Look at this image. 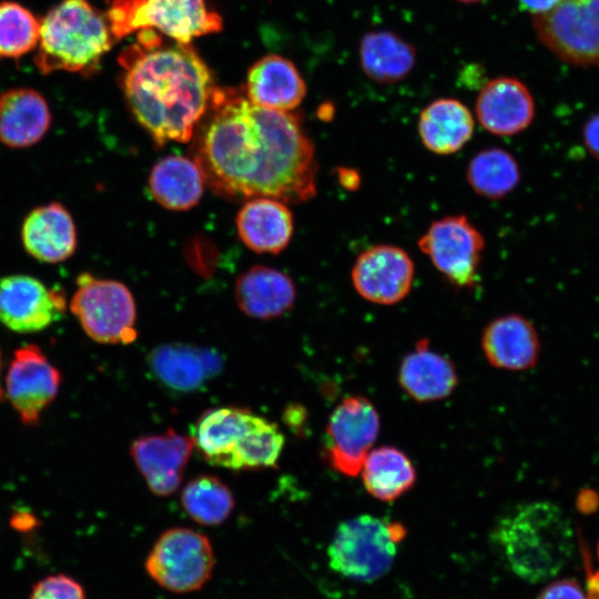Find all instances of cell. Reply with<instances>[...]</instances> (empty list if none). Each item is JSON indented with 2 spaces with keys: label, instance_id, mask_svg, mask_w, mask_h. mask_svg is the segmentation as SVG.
<instances>
[{
  "label": "cell",
  "instance_id": "6da1fadb",
  "mask_svg": "<svg viewBox=\"0 0 599 599\" xmlns=\"http://www.w3.org/2000/svg\"><path fill=\"white\" fill-rule=\"evenodd\" d=\"M199 124L191 154L217 195L297 204L316 194L315 148L293 111L262 108L238 90L216 87Z\"/></svg>",
  "mask_w": 599,
  "mask_h": 599
},
{
  "label": "cell",
  "instance_id": "7a4b0ae2",
  "mask_svg": "<svg viewBox=\"0 0 599 599\" xmlns=\"http://www.w3.org/2000/svg\"><path fill=\"white\" fill-rule=\"evenodd\" d=\"M119 64L126 105L154 142H189L217 87L192 44L142 30L121 52Z\"/></svg>",
  "mask_w": 599,
  "mask_h": 599
},
{
  "label": "cell",
  "instance_id": "3957f363",
  "mask_svg": "<svg viewBox=\"0 0 599 599\" xmlns=\"http://www.w3.org/2000/svg\"><path fill=\"white\" fill-rule=\"evenodd\" d=\"M490 539L507 568L528 582L555 577L573 552L571 525L548 500L517 506L498 519Z\"/></svg>",
  "mask_w": 599,
  "mask_h": 599
},
{
  "label": "cell",
  "instance_id": "277c9868",
  "mask_svg": "<svg viewBox=\"0 0 599 599\" xmlns=\"http://www.w3.org/2000/svg\"><path fill=\"white\" fill-rule=\"evenodd\" d=\"M115 41L105 12L90 0H59L40 19L34 64L43 74L90 75Z\"/></svg>",
  "mask_w": 599,
  "mask_h": 599
},
{
  "label": "cell",
  "instance_id": "5b68a950",
  "mask_svg": "<svg viewBox=\"0 0 599 599\" xmlns=\"http://www.w3.org/2000/svg\"><path fill=\"white\" fill-rule=\"evenodd\" d=\"M407 530L398 521L359 515L343 521L327 548L329 567L357 582H374L390 569Z\"/></svg>",
  "mask_w": 599,
  "mask_h": 599
},
{
  "label": "cell",
  "instance_id": "8992f818",
  "mask_svg": "<svg viewBox=\"0 0 599 599\" xmlns=\"http://www.w3.org/2000/svg\"><path fill=\"white\" fill-rule=\"evenodd\" d=\"M105 16L115 40L153 30L170 40L191 43L223 28L222 17L206 0H111Z\"/></svg>",
  "mask_w": 599,
  "mask_h": 599
},
{
  "label": "cell",
  "instance_id": "52a82bcc",
  "mask_svg": "<svg viewBox=\"0 0 599 599\" xmlns=\"http://www.w3.org/2000/svg\"><path fill=\"white\" fill-rule=\"evenodd\" d=\"M215 557L210 539L192 529L165 530L145 558L144 569L161 588L189 593L203 588L211 579Z\"/></svg>",
  "mask_w": 599,
  "mask_h": 599
},
{
  "label": "cell",
  "instance_id": "ba28073f",
  "mask_svg": "<svg viewBox=\"0 0 599 599\" xmlns=\"http://www.w3.org/2000/svg\"><path fill=\"white\" fill-rule=\"evenodd\" d=\"M77 284L70 308L92 339L102 344L135 341L136 306L123 283L81 274Z\"/></svg>",
  "mask_w": 599,
  "mask_h": 599
},
{
  "label": "cell",
  "instance_id": "9c48e42d",
  "mask_svg": "<svg viewBox=\"0 0 599 599\" xmlns=\"http://www.w3.org/2000/svg\"><path fill=\"white\" fill-rule=\"evenodd\" d=\"M532 18L537 38L562 61L599 67V0H559Z\"/></svg>",
  "mask_w": 599,
  "mask_h": 599
},
{
  "label": "cell",
  "instance_id": "30bf717a",
  "mask_svg": "<svg viewBox=\"0 0 599 599\" xmlns=\"http://www.w3.org/2000/svg\"><path fill=\"white\" fill-rule=\"evenodd\" d=\"M418 247L451 285L469 288L476 284L485 237L466 215L434 221L419 237Z\"/></svg>",
  "mask_w": 599,
  "mask_h": 599
},
{
  "label": "cell",
  "instance_id": "8fae6325",
  "mask_svg": "<svg viewBox=\"0 0 599 599\" xmlns=\"http://www.w3.org/2000/svg\"><path fill=\"white\" fill-rule=\"evenodd\" d=\"M379 428V415L368 398L359 395L344 398L331 414L325 429L324 451L331 468L344 476H357Z\"/></svg>",
  "mask_w": 599,
  "mask_h": 599
},
{
  "label": "cell",
  "instance_id": "7c38bea8",
  "mask_svg": "<svg viewBox=\"0 0 599 599\" xmlns=\"http://www.w3.org/2000/svg\"><path fill=\"white\" fill-rule=\"evenodd\" d=\"M415 265L399 246L378 244L363 251L352 272V284L359 296L379 305H394L410 292Z\"/></svg>",
  "mask_w": 599,
  "mask_h": 599
},
{
  "label": "cell",
  "instance_id": "4fadbf2b",
  "mask_svg": "<svg viewBox=\"0 0 599 599\" xmlns=\"http://www.w3.org/2000/svg\"><path fill=\"white\" fill-rule=\"evenodd\" d=\"M61 376L37 345L14 352L6 385L7 395L24 424L38 422L58 394Z\"/></svg>",
  "mask_w": 599,
  "mask_h": 599
},
{
  "label": "cell",
  "instance_id": "5bb4252c",
  "mask_svg": "<svg viewBox=\"0 0 599 599\" xmlns=\"http://www.w3.org/2000/svg\"><path fill=\"white\" fill-rule=\"evenodd\" d=\"M64 311V297L29 275L0 278V322L18 333L48 327Z\"/></svg>",
  "mask_w": 599,
  "mask_h": 599
},
{
  "label": "cell",
  "instance_id": "9a60e30c",
  "mask_svg": "<svg viewBox=\"0 0 599 599\" xmlns=\"http://www.w3.org/2000/svg\"><path fill=\"white\" fill-rule=\"evenodd\" d=\"M192 449L191 437L167 429L160 435L136 438L131 445V455L149 489L165 497L179 488Z\"/></svg>",
  "mask_w": 599,
  "mask_h": 599
},
{
  "label": "cell",
  "instance_id": "2e32d148",
  "mask_svg": "<svg viewBox=\"0 0 599 599\" xmlns=\"http://www.w3.org/2000/svg\"><path fill=\"white\" fill-rule=\"evenodd\" d=\"M535 111L528 88L510 77L488 81L475 103L480 125L497 136H512L525 131L534 121Z\"/></svg>",
  "mask_w": 599,
  "mask_h": 599
},
{
  "label": "cell",
  "instance_id": "e0dca14e",
  "mask_svg": "<svg viewBox=\"0 0 599 599\" xmlns=\"http://www.w3.org/2000/svg\"><path fill=\"white\" fill-rule=\"evenodd\" d=\"M481 348L494 367L519 372L537 364L540 341L536 327L528 318L511 313L493 319L485 327Z\"/></svg>",
  "mask_w": 599,
  "mask_h": 599
},
{
  "label": "cell",
  "instance_id": "ac0fdd59",
  "mask_svg": "<svg viewBox=\"0 0 599 599\" xmlns=\"http://www.w3.org/2000/svg\"><path fill=\"white\" fill-rule=\"evenodd\" d=\"M254 415L233 406L209 409L195 423L193 445L209 464L235 470L238 447Z\"/></svg>",
  "mask_w": 599,
  "mask_h": 599
},
{
  "label": "cell",
  "instance_id": "d6986e66",
  "mask_svg": "<svg viewBox=\"0 0 599 599\" xmlns=\"http://www.w3.org/2000/svg\"><path fill=\"white\" fill-rule=\"evenodd\" d=\"M305 94L306 84L300 71L282 55H264L247 72L245 95L255 105L293 111Z\"/></svg>",
  "mask_w": 599,
  "mask_h": 599
},
{
  "label": "cell",
  "instance_id": "ffe728a7",
  "mask_svg": "<svg viewBox=\"0 0 599 599\" xmlns=\"http://www.w3.org/2000/svg\"><path fill=\"white\" fill-rule=\"evenodd\" d=\"M398 383L409 397L428 403L448 397L458 384V374L453 361L432 349L428 339L423 338L403 358Z\"/></svg>",
  "mask_w": 599,
  "mask_h": 599
},
{
  "label": "cell",
  "instance_id": "44dd1931",
  "mask_svg": "<svg viewBox=\"0 0 599 599\" xmlns=\"http://www.w3.org/2000/svg\"><path fill=\"white\" fill-rule=\"evenodd\" d=\"M21 238L27 252L45 263L69 258L77 247V232L72 216L60 203L33 209L24 219Z\"/></svg>",
  "mask_w": 599,
  "mask_h": 599
},
{
  "label": "cell",
  "instance_id": "7402d4cb",
  "mask_svg": "<svg viewBox=\"0 0 599 599\" xmlns=\"http://www.w3.org/2000/svg\"><path fill=\"white\" fill-rule=\"evenodd\" d=\"M234 295L237 306L247 316L271 319L292 308L296 288L287 274L273 267L254 265L236 278Z\"/></svg>",
  "mask_w": 599,
  "mask_h": 599
},
{
  "label": "cell",
  "instance_id": "603a6c76",
  "mask_svg": "<svg viewBox=\"0 0 599 599\" xmlns=\"http://www.w3.org/2000/svg\"><path fill=\"white\" fill-rule=\"evenodd\" d=\"M235 224L242 242L257 253L282 252L294 231L293 215L286 203L271 197L247 200Z\"/></svg>",
  "mask_w": 599,
  "mask_h": 599
},
{
  "label": "cell",
  "instance_id": "cb8c5ba5",
  "mask_svg": "<svg viewBox=\"0 0 599 599\" xmlns=\"http://www.w3.org/2000/svg\"><path fill=\"white\" fill-rule=\"evenodd\" d=\"M154 377L175 392H193L221 369L217 354L206 348L183 344L155 347L149 355Z\"/></svg>",
  "mask_w": 599,
  "mask_h": 599
},
{
  "label": "cell",
  "instance_id": "d4e9b609",
  "mask_svg": "<svg viewBox=\"0 0 599 599\" xmlns=\"http://www.w3.org/2000/svg\"><path fill=\"white\" fill-rule=\"evenodd\" d=\"M51 124L45 99L30 88H16L0 94V142L10 148L38 143Z\"/></svg>",
  "mask_w": 599,
  "mask_h": 599
},
{
  "label": "cell",
  "instance_id": "484cf974",
  "mask_svg": "<svg viewBox=\"0 0 599 599\" xmlns=\"http://www.w3.org/2000/svg\"><path fill=\"white\" fill-rule=\"evenodd\" d=\"M417 130L423 145L438 155L460 151L473 138L475 121L459 100L440 98L426 105L418 118Z\"/></svg>",
  "mask_w": 599,
  "mask_h": 599
},
{
  "label": "cell",
  "instance_id": "4316f807",
  "mask_svg": "<svg viewBox=\"0 0 599 599\" xmlns=\"http://www.w3.org/2000/svg\"><path fill=\"white\" fill-rule=\"evenodd\" d=\"M205 180L193 159L167 155L158 161L149 175L153 199L163 207L185 211L203 196Z\"/></svg>",
  "mask_w": 599,
  "mask_h": 599
},
{
  "label": "cell",
  "instance_id": "83f0119b",
  "mask_svg": "<svg viewBox=\"0 0 599 599\" xmlns=\"http://www.w3.org/2000/svg\"><path fill=\"white\" fill-rule=\"evenodd\" d=\"M358 52L364 73L378 83L402 81L416 62L414 47L388 30L366 33L361 40Z\"/></svg>",
  "mask_w": 599,
  "mask_h": 599
},
{
  "label": "cell",
  "instance_id": "f1b7e54d",
  "mask_svg": "<svg viewBox=\"0 0 599 599\" xmlns=\"http://www.w3.org/2000/svg\"><path fill=\"white\" fill-rule=\"evenodd\" d=\"M364 488L380 501H394L416 483V468L399 448L380 446L367 454L361 473Z\"/></svg>",
  "mask_w": 599,
  "mask_h": 599
},
{
  "label": "cell",
  "instance_id": "f546056e",
  "mask_svg": "<svg viewBox=\"0 0 599 599\" xmlns=\"http://www.w3.org/2000/svg\"><path fill=\"white\" fill-rule=\"evenodd\" d=\"M466 179L476 194L489 200H499L518 186L521 172L510 152L501 148H488L470 159Z\"/></svg>",
  "mask_w": 599,
  "mask_h": 599
},
{
  "label": "cell",
  "instance_id": "4dcf8cb0",
  "mask_svg": "<svg viewBox=\"0 0 599 599\" xmlns=\"http://www.w3.org/2000/svg\"><path fill=\"white\" fill-rule=\"evenodd\" d=\"M181 504L186 514L203 526L223 524L235 506L230 488L212 475H201L190 480L182 490Z\"/></svg>",
  "mask_w": 599,
  "mask_h": 599
},
{
  "label": "cell",
  "instance_id": "1f68e13d",
  "mask_svg": "<svg viewBox=\"0 0 599 599\" xmlns=\"http://www.w3.org/2000/svg\"><path fill=\"white\" fill-rule=\"evenodd\" d=\"M40 19L16 1L0 2V58L17 59L35 50Z\"/></svg>",
  "mask_w": 599,
  "mask_h": 599
},
{
  "label": "cell",
  "instance_id": "d6a6232c",
  "mask_svg": "<svg viewBox=\"0 0 599 599\" xmlns=\"http://www.w3.org/2000/svg\"><path fill=\"white\" fill-rule=\"evenodd\" d=\"M30 599H85V591L74 578L58 573L39 580L32 587Z\"/></svg>",
  "mask_w": 599,
  "mask_h": 599
},
{
  "label": "cell",
  "instance_id": "836d02e7",
  "mask_svg": "<svg viewBox=\"0 0 599 599\" xmlns=\"http://www.w3.org/2000/svg\"><path fill=\"white\" fill-rule=\"evenodd\" d=\"M535 599H589L579 581L558 579L545 587Z\"/></svg>",
  "mask_w": 599,
  "mask_h": 599
},
{
  "label": "cell",
  "instance_id": "e575fe53",
  "mask_svg": "<svg viewBox=\"0 0 599 599\" xmlns=\"http://www.w3.org/2000/svg\"><path fill=\"white\" fill-rule=\"evenodd\" d=\"M582 142L589 154L599 161V113L587 119L581 131Z\"/></svg>",
  "mask_w": 599,
  "mask_h": 599
},
{
  "label": "cell",
  "instance_id": "d590c367",
  "mask_svg": "<svg viewBox=\"0 0 599 599\" xmlns=\"http://www.w3.org/2000/svg\"><path fill=\"white\" fill-rule=\"evenodd\" d=\"M337 179L339 184L348 191H356L361 186V175L355 169L338 167Z\"/></svg>",
  "mask_w": 599,
  "mask_h": 599
},
{
  "label": "cell",
  "instance_id": "8d00e7d4",
  "mask_svg": "<svg viewBox=\"0 0 599 599\" xmlns=\"http://www.w3.org/2000/svg\"><path fill=\"white\" fill-rule=\"evenodd\" d=\"M518 2L522 10L536 16L551 10L559 0H518Z\"/></svg>",
  "mask_w": 599,
  "mask_h": 599
},
{
  "label": "cell",
  "instance_id": "74e56055",
  "mask_svg": "<svg viewBox=\"0 0 599 599\" xmlns=\"http://www.w3.org/2000/svg\"><path fill=\"white\" fill-rule=\"evenodd\" d=\"M458 1L466 2V3H473V2H478V1H481V0H458Z\"/></svg>",
  "mask_w": 599,
  "mask_h": 599
},
{
  "label": "cell",
  "instance_id": "f35d334b",
  "mask_svg": "<svg viewBox=\"0 0 599 599\" xmlns=\"http://www.w3.org/2000/svg\"><path fill=\"white\" fill-rule=\"evenodd\" d=\"M597 556H598V560H599V540H598V544H597Z\"/></svg>",
  "mask_w": 599,
  "mask_h": 599
},
{
  "label": "cell",
  "instance_id": "ab89813d",
  "mask_svg": "<svg viewBox=\"0 0 599 599\" xmlns=\"http://www.w3.org/2000/svg\"><path fill=\"white\" fill-rule=\"evenodd\" d=\"M1 395H2V392H1V388H0V397H1Z\"/></svg>",
  "mask_w": 599,
  "mask_h": 599
}]
</instances>
